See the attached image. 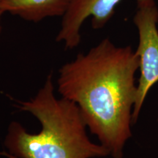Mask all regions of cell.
Returning <instances> with one entry per match:
<instances>
[{"instance_id": "cell-9", "label": "cell", "mask_w": 158, "mask_h": 158, "mask_svg": "<svg viewBox=\"0 0 158 158\" xmlns=\"http://www.w3.org/2000/svg\"><path fill=\"white\" fill-rule=\"evenodd\" d=\"M157 122H158V118H157Z\"/></svg>"}, {"instance_id": "cell-2", "label": "cell", "mask_w": 158, "mask_h": 158, "mask_svg": "<svg viewBox=\"0 0 158 158\" xmlns=\"http://www.w3.org/2000/svg\"><path fill=\"white\" fill-rule=\"evenodd\" d=\"M17 107L40 122V132L29 133L21 124H10L5 146L18 158H96L110 156L100 143H93L78 106L54 95L52 73L36 95L18 101Z\"/></svg>"}, {"instance_id": "cell-5", "label": "cell", "mask_w": 158, "mask_h": 158, "mask_svg": "<svg viewBox=\"0 0 158 158\" xmlns=\"http://www.w3.org/2000/svg\"><path fill=\"white\" fill-rule=\"evenodd\" d=\"M70 0H2L0 13H9L31 22L50 17H62Z\"/></svg>"}, {"instance_id": "cell-7", "label": "cell", "mask_w": 158, "mask_h": 158, "mask_svg": "<svg viewBox=\"0 0 158 158\" xmlns=\"http://www.w3.org/2000/svg\"><path fill=\"white\" fill-rule=\"evenodd\" d=\"M2 31V26H1V21H0V33H1Z\"/></svg>"}, {"instance_id": "cell-4", "label": "cell", "mask_w": 158, "mask_h": 158, "mask_svg": "<svg viewBox=\"0 0 158 158\" xmlns=\"http://www.w3.org/2000/svg\"><path fill=\"white\" fill-rule=\"evenodd\" d=\"M122 0H70L68 8L62 16L61 27L56 41L64 43L65 48L73 49L81 40V29L84 21L92 19L94 29H102L114 14Z\"/></svg>"}, {"instance_id": "cell-3", "label": "cell", "mask_w": 158, "mask_h": 158, "mask_svg": "<svg viewBox=\"0 0 158 158\" xmlns=\"http://www.w3.org/2000/svg\"><path fill=\"white\" fill-rule=\"evenodd\" d=\"M133 23L138 33L135 52L139 57L141 75L132 114L133 124L138 121L149 90L158 82V7L155 0H136Z\"/></svg>"}, {"instance_id": "cell-8", "label": "cell", "mask_w": 158, "mask_h": 158, "mask_svg": "<svg viewBox=\"0 0 158 158\" xmlns=\"http://www.w3.org/2000/svg\"><path fill=\"white\" fill-rule=\"evenodd\" d=\"M2 0H0V4H1V2H2ZM2 14H1V13H0V15H1Z\"/></svg>"}, {"instance_id": "cell-6", "label": "cell", "mask_w": 158, "mask_h": 158, "mask_svg": "<svg viewBox=\"0 0 158 158\" xmlns=\"http://www.w3.org/2000/svg\"><path fill=\"white\" fill-rule=\"evenodd\" d=\"M7 158H18V157H15V156H13V155H10L9 156V157H7Z\"/></svg>"}, {"instance_id": "cell-1", "label": "cell", "mask_w": 158, "mask_h": 158, "mask_svg": "<svg viewBox=\"0 0 158 158\" xmlns=\"http://www.w3.org/2000/svg\"><path fill=\"white\" fill-rule=\"evenodd\" d=\"M139 57L130 45L105 38L61 67L58 92L76 103L90 132L112 158H123L132 137Z\"/></svg>"}]
</instances>
